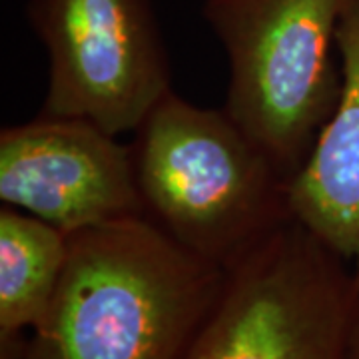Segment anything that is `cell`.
<instances>
[{
	"mask_svg": "<svg viewBox=\"0 0 359 359\" xmlns=\"http://www.w3.org/2000/svg\"><path fill=\"white\" fill-rule=\"evenodd\" d=\"M68 257V233L2 205L0 210V359H18L36 327Z\"/></svg>",
	"mask_w": 359,
	"mask_h": 359,
	"instance_id": "8",
	"label": "cell"
},
{
	"mask_svg": "<svg viewBox=\"0 0 359 359\" xmlns=\"http://www.w3.org/2000/svg\"><path fill=\"white\" fill-rule=\"evenodd\" d=\"M0 200L68 236L146 218L130 146L72 116L0 130Z\"/></svg>",
	"mask_w": 359,
	"mask_h": 359,
	"instance_id": "6",
	"label": "cell"
},
{
	"mask_svg": "<svg viewBox=\"0 0 359 359\" xmlns=\"http://www.w3.org/2000/svg\"><path fill=\"white\" fill-rule=\"evenodd\" d=\"M341 94L308 160L287 182L290 216L351 268L359 285V0L337 30Z\"/></svg>",
	"mask_w": 359,
	"mask_h": 359,
	"instance_id": "7",
	"label": "cell"
},
{
	"mask_svg": "<svg viewBox=\"0 0 359 359\" xmlns=\"http://www.w3.org/2000/svg\"><path fill=\"white\" fill-rule=\"evenodd\" d=\"M351 0H204L228 58L224 110L290 180L341 94L337 30Z\"/></svg>",
	"mask_w": 359,
	"mask_h": 359,
	"instance_id": "3",
	"label": "cell"
},
{
	"mask_svg": "<svg viewBox=\"0 0 359 359\" xmlns=\"http://www.w3.org/2000/svg\"><path fill=\"white\" fill-rule=\"evenodd\" d=\"M146 218L228 269L290 222L287 182L224 108L166 92L130 144Z\"/></svg>",
	"mask_w": 359,
	"mask_h": 359,
	"instance_id": "2",
	"label": "cell"
},
{
	"mask_svg": "<svg viewBox=\"0 0 359 359\" xmlns=\"http://www.w3.org/2000/svg\"><path fill=\"white\" fill-rule=\"evenodd\" d=\"M358 306L351 268L290 219L226 269L184 359H346Z\"/></svg>",
	"mask_w": 359,
	"mask_h": 359,
	"instance_id": "4",
	"label": "cell"
},
{
	"mask_svg": "<svg viewBox=\"0 0 359 359\" xmlns=\"http://www.w3.org/2000/svg\"><path fill=\"white\" fill-rule=\"evenodd\" d=\"M346 359H359V306L355 311V318L351 323V332H349V341H347Z\"/></svg>",
	"mask_w": 359,
	"mask_h": 359,
	"instance_id": "9",
	"label": "cell"
},
{
	"mask_svg": "<svg viewBox=\"0 0 359 359\" xmlns=\"http://www.w3.org/2000/svg\"><path fill=\"white\" fill-rule=\"evenodd\" d=\"M224 278L148 218L70 233L56 294L18 359H184Z\"/></svg>",
	"mask_w": 359,
	"mask_h": 359,
	"instance_id": "1",
	"label": "cell"
},
{
	"mask_svg": "<svg viewBox=\"0 0 359 359\" xmlns=\"http://www.w3.org/2000/svg\"><path fill=\"white\" fill-rule=\"evenodd\" d=\"M26 18L48 54L42 114L120 136L172 90L152 0H28Z\"/></svg>",
	"mask_w": 359,
	"mask_h": 359,
	"instance_id": "5",
	"label": "cell"
}]
</instances>
